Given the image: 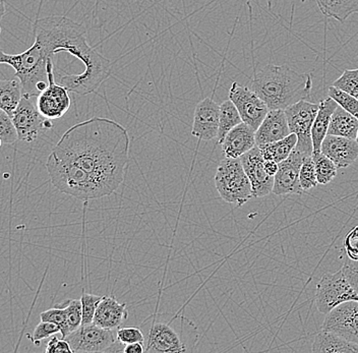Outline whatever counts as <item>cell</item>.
<instances>
[{
    "mask_svg": "<svg viewBox=\"0 0 358 353\" xmlns=\"http://www.w3.org/2000/svg\"><path fill=\"white\" fill-rule=\"evenodd\" d=\"M51 153L88 173L112 194L124 180L129 134L109 118H91L67 129Z\"/></svg>",
    "mask_w": 358,
    "mask_h": 353,
    "instance_id": "cell-1",
    "label": "cell"
},
{
    "mask_svg": "<svg viewBox=\"0 0 358 353\" xmlns=\"http://www.w3.org/2000/svg\"><path fill=\"white\" fill-rule=\"evenodd\" d=\"M34 34L47 57L53 59L56 53L67 52L84 64V71L77 75L55 71L56 82L69 92L88 95L110 77L112 62L90 45L83 24L64 15H50L36 20Z\"/></svg>",
    "mask_w": 358,
    "mask_h": 353,
    "instance_id": "cell-2",
    "label": "cell"
},
{
    "mask_svg": "<svg viewBox=\"0 0 358 353\" xmlns=\"http://www.w3.org/2000/svg\"><path fill=\"white\" fill-rule=\"evenodd\" d=\"M250 88L267 104L268 110H285L310 97L313 78L287 66L268 64L255 75Z\"/></svg>",
    "mask_w": 358,
    "mask_h": 353,
    "instance_id": "cell-3",
    "label": "cell"
},
{
    "mask_svg": "<svg viewBox=\"0 0 358 353\" xmlns=\"http://www.w3.org/2000/svg\"><path fill=\"white\" fill-rule=\"evenodd\" d=\"M46 168L51 182L56 189L78 200L87 202L110 196L108 191L88 173L69 161L56 157L55 154L49 155Z\"/></svg>",
    "mask_w": 358,
    "mask_h": 353,
    "instance_id": "cell-4",
    "label": "cell"
},
{
    "mask_svg": "<svg viewBox=\"0 0 358 353\" xmlns=\"http://www.w3.org/2000/svg\"><path fill=\"white\" fill-rule=\"evenodd\" d=\"M49 57L37 41L19 55H8L0 49V64L15 69V77L21 80L24 95L38 97L48 86L47 62Z\"/></svg>",
    "mask_w": 358,
    "mask_h": 353,
    "instance_id": "cell-5",
    "label": "cell"
},
{
    "mask_svg": "<svg viewBox=\"0 0 358 353\" xmlns=\"http://www.w3.org/2000/svg\"><path fill=\"white\" fill-rule=\"evenodd\" d=\"M215 185L223 201L237 207L254 199L252 185L239 158L226 157L219 163L215 174Z\"/></svg>",
    "mask_w": 358,
    "mask_h": 353,
    "instance_id": "cell-6",
    "label": "cell"
},
{
    "mask_svg": "<svg viewBox=\"0 0 358 353\" xmlns=\"http://www.w3.org/2000/svg\"><path fill=\"white\" fill-rule=\"evenodd\" d=\"M358 294L346 278L343 270L327 273L317 285L315 305L321 314H328L346 301H357Z\"/></svg>",
    "mask_w": 358,
    "mask_h": 353,
    "instance_id": "cell-7",
    "label": "cell"
},
{
    "mask_svg": "<svg viewBox=\"0 0 358 353\" xmlns=\"http://www.w3.org/2000/svg\"><path fill=\"white\" fill-rule=\"evenodd\" d=\"M319 104L301 100L285 109L290 133L297 137L295 149L306 156L313 155L312 127Z\"/></svg>",
    "mask_w": 358,
    "mask_h": 353,
    "instance_id": "cell-8",
    "label": "cell"
},
{
    "mask_svg": "<svg viewBox=\"0 0 358 353\" xmlns=\"http://www.w3.org/2000/svg\"><path fill=\"white\" fill-rule=\"evenodd\" d=\"M47 77L48 86L38 95L36 104L45 118L58 120L69 111L71 101L69 91L56 82L52 58H49L47 62Z\"/></svg>",
    "mask_w": 358,
    "mask_h": 353,
    "instance_id": "cell-9",
    "label": "cell"
},
{
    "mask_svg": "<svg viewBox=\"0 0 358 353\" xmlns=\"http://www.w3.org/2000/svg\"><path fill=\"white\" fill-rule=\"evenodd\" d=\"M11 118L17 129V138L21 142L32 143L37 140L41 131L52 129L51 120H47L39 113L37 104L32 101L30 96H22Z\"/></svg>",
    "mask_w": 358,
    "mask_h": 353,
    "instance_id": "cell-10",
    "label": "cell"
},
{
    "mask_svg": "<svg viewBox=\"0 0 358 353\" xmlns=\"http://www.w3.org/2000/svg\"><path fill=\"white\" fill-rule=\"evenodd\" d=\"M229 99L238 110L243 122L257 131L268 113L267 104L250 87L236 82H232Z\"/></svg>",
    "mask_w": 358,
    "mask_h": 353,
    "instance_id": "cell-11",
    "label": "cell"
},
{
    "mask_svg": "<svg viewBox=\"0 0 358 353\" xmlns=\"http://www.w3.org/2000/svg\"><path fill=\"white\" fill-rule=\"evenodd\" d=\"M64 339L69 342L73 353L106 352L116 341L113 330L103 329L94 323L80 326Z\"/></svg>",
    "mask_w": 358,
    "mask_h": 353,
    "instance_id": "cell-12",
    "label": "cell"
},
{
    "mask_svg": "<svg viewBox=\"0 0 358 353\" xmlns=\"http://www.w3.org/2000/svg\"><path fill=\"white\" fill-rule=\"evenodd\" d=\"M322 330L358 344V301H346L328 312Z\"/></svg>",
    "mask_w": 358,
    "mask_h": 353,
    "instance_id": "cell-13",
    "label": "cell"
},
{
    "mask_svg": "<svg viewBox=\"0 0 358 353\" xmlns=\"http://www.w3.org/2000/svg\"><path fill=\"white\" fill-rule=\"evenodd\" d=\"M239 159L252 185V198H264L273 193L274 176L268 175L266 172L265 159L259 147L246 152Z\"/></svg>",
    "mask_w": 358,
    "mask_h": 353,
    "instance_id": "cell-14",
    "label": "cell"
},
{
    "mask_svg": "<svg viewBox=\"0 0 358 353\" xmlns=\"http://www.w3.org/2000/svg\"><path fill=\"white\" fill-rule=\"evenodd\" d=\"M306 157L308 156L294 148L285 160L278 163V171L274 176L273 193L277 196L303 193V189L299 182V173H301V165Z\"/></svg>",
    "mask_w": 358,
    "mask_h": 353,
    "instance_id": "cell-15",
    "label": "cell"
},
{
    "mask_svg": "<svg viewBox=\"0 0 358 353\" xmlns=\"http://www.w3.org/2000/svg\"><path fill=\"white\" fill-rule=\"evenodd\" d=\"M220 105L213 98H205L194 109L192 135L200 141H212L217 138L219 131Z\"/></svg>",
    "mask_w": 358,
    "mask_h": 353,
    "instance_id": "cell-16",
    "label": "cell"
},
{
    "mask_svg": "<svg viewBox=\"0 0 358 353\" xmlns=\"http://www.w3.org/2000/svg\"><path fill=\"white\" fill-rule=\"evenodd\" d=\"M321 152L335 163L338 168H346L358 158V143L352 138L327 135Z\"/></svg>",
    "mask_w": 358,
    "mask_h": 353,
    "instance_id": "cell-17",
    "label": "cell"
},
{
    "mask_svg": "<svg viewBox=\"0 0 358 353\" xmlns=\"http://www.w3.org/2000/svg\"><path fill=\"white\" fill-rule=\"evenodd\" d=\"M187 350L180 338L169 325L155 323L152 326L145 342V352L180 353Z\"/></svg>",
    "mask_w": 358,
    "mask_h": 353,
    "instance_id": "cell-18",
    "label": "cell"
},
{
    "mask_svg": "<svg viewBox=\"0 0 358 353\" xmlns=\"http://www.w3.org/2000/svg\"><path fill=\"white\" fill-rule=\"evenodd\" d=\"M290 134L285 110H268L261 126L256 131V145L262 146L268 143L277 142L288 137Z\"/></svg>",
    "mask_w": 358,
    "mask_h": 353,
    "instance_id": "cell-19",
    "label": "cell"
},
{
    "mask_svg": "<svg viewBox=\"0 0 358 353\" xmlns=\"http://www.w3.org/2000/svg\"><path fill=\"white\" fill-rule=\"evenodd\" d=\"M221 146L225 157L241 158L246 152L257 146L256 131L245 122H241L226 135Z\"/></svg>",
    "mask_w": 358,
    "mask_h": 353,
    "instance_id": "cell-20",
    "label": "cell"
},
{
    "mask_svg": "<svg viewBox=\"0 0 358 353\" xmlns=\"http://www.w3.org/2000/svg\"><path fill=\"white\" fill-rule=\"evenodd\" d=\"M129 318L125 303H120L112 296H103L100 301L93 323L105 330L118 329Z\"/></svg>",
    "mask_w": 358,
    "mask_h": 353,
    "instance_id": "cell-21",
    "label": "cell"
},
{
    "mask_svg": "<svg viewBox=\"0 0 358 353\" xmlns=\"http://www.w3.org/2000/svg\"><path fill=\"white\" fill-rule=\"evenodd\" d=\"M337 107V102L330 97L319 103V110L312 127L313 154L321 152L322 143L328 134L331 117Z\"/></svg>",
    "mask_w": 358,
    "mask_h": 353,
    "instance_id": "cell-22",
    "label": "cell"
},
{
    "mask_svg": "<svg viewBox=\"0 0 358 353\" xmlns=\"http://www.w3.org/2000/svg\"><path fill=\"white\" fill-rule=\"evenodd\" d=\"M312 352L317 353H358V344L346 340L335 333L322 330L315 336Z\"/></svg>",
    "mask_w": 358,
    "mask_h": 353,
    "instance_id": "cell-23",
    "label": "cell"
},
{
    "mask_svg": "<svg viewBox=\"0 0 358 353\" xmlns=\"http://www.w3.org/2000/svg\"><path fill=\"white\" fill-rule=\"evenodd\" d=\"M358 120L352 114L347 113L345 109L338 105L331 117L327 135L339 136L357 140Z\"/></svg>",
    "mask_w": 358,
    "mask_h": 353,
    "instance_id": "cell-24",
    "label": "cell"
},
{
    "mask_svg": "<svg viewBox=\"0 0 358 353\" xmlns=\"http://www.w3.org/2000/svg\"><path fill=\"white\" fill-rule=\"evenodd\" d=\"M324 17L345 22L353 13H358V0H315Z\"/></svg>",
    "mask_w": 358,
    "mask_h": 353,
    "instance_id": "cell-25",
    "label": "cell"
},
{
    "mask_svg": "<svg viewBox=\"0 0 358 353\" xmlns=\"http://www.w3.org/2000/svg\"><path fill=\"white\" fill-rule=\"evenodd\" d=\"M24 92L21 80L15 78L11 80H0V109L13 116L21 102Z\"/></svg>",
    "mask_w": 358,
    "mask_h": 353,
    "instance_id": "cell-26",
    "label": "cell"
},
{
    "mask_svg": "<svg viewBox=\"0 0 358 353\" xmlns=\"http://www.w3.org/2000/svg\"><path fill=\"white\" fill-rule=\"evenodd\" d=\"M297 137L295 134H290L288 137L277 141V142L268 143L259 147L262 155L265 160H273L280 163L286 159L290 155L291 152L296 146Z\"/></svg>",
    "mask_w": 358,
    "mask_h": 353,
    "instance_id": "cell-27",
    "label": "cell"
},
{
    "mask_svg": "<svg viewBox=\"0 0 358 353\" xmlns=\"http://www.w3.org/2000/svg\"><path fill=\"white\" fill-rule=\"evenodd\" d=\"M241 115L231 100L228 99L220 105V116H219V131L217 135V144H222L224 138L234 127L241 124Z\"/></svg>",
    "mask_w": 358,
    "mask_h": 353,
    "instance_id": "cell-28",
    "label": "cell"
},
{
    "mask_svg": "<svg viewBox=\"0 0 358 353\" xmlns=\"http://www.w3.org/2000/svg\"><path fill=\"white\" fill-rule=\"evenodd\" d=\"M312 156L315 161L317 183L324 185H329L337 176L338 167L330 158L327 157L322 152L313 154Z\"/></svg>",
    "mask_w": 358,
    "mask_h": 353,
    "instance_id": "cell-29",
    "label": "cell"
},
{
    "mask_svg": "<svg viewBox=\"0 0 358 353\" xmlns=\"http://www.w3.org/2000/svg\"><path fill=\"white\" fill-rule=\"evenodd\" d=\"M40 319H41V321L55 324L59 328L60 334H62L64 339L71 333L69 324H67L66 308H64V303H60V305H56L55 308L41 312Z\"/></svg>",
    "mask_w": 358,
    "mask_h": 353,
    "instance_id": "cell-30",
    "label": "cell"
},
{
    "mask_svg": "<svg viewBox=\"0 0 358 353\" xmlns=\"http://www.w3.org/2000/svg\"><path fill=\"white\" fill-rule=\"evenodd\" d=\"M332 86L358 99V69H345L341 77L333 82Z\"/></svg>",
    "mask_w": 358,
    "mask_h": 353,
    "instance_id": "cell-31",
    "label": "cell"
},
{
    "mask_svg": "<svg viewBox=\"0 0 358 353\" xmlns=\"http://www.w3.org/2000/svg\"><path fill=\"white\" fill-rule=\"evenodd\" d=\"M328 95L329 97L337 102L339 106L345 109L347 113L352 114L358 120V99L357 98L333 86L329 88Z\"/></svg>",
    "mask_w": 358,
    "mask_h": 353,
    "instance_id": "cell-32",
    "label": "cell"
},
{
    "mask_svg": "<svg viewBox=\"0 0 358 353\" xmlns=\"http://www.w3.org/2000/svg\"><path fill=\"white\" fill-rule=\"evenodd\" d=\"M299 182L303 192L308 191L313 187H317V172H315V161L313 156H308L304 158L302 163L301 173H299Z\"/></svg>",
    "mask_w": 358,
    "mask_h": 353,
    "instance_id": "cell-33",
    "label": "cell"
},
{
    "mask_svg": "<svg viewBox=\"0 0 358 353\" xmlns=\"http://www.w3.org/2000/svg\"><path fill=\"white\" fill-rule=\"evenodd\" d=\"M64 308H66L67 324H69V331L77 330L82 326L83 310L82 301L80 299H69L64 301Z\"/></svg>",
    "mask_w": 358,
    "mask_h": 353,
    "instance_id": "cell-34",
    "label": "cell"
},
{
    "mask_svg": "<svg viewBox=\"0 0 358 353\" xmlns=\"http://www.w3.org/2000/svg\"><path fill=\"white\" fill-rule=\"evenodd\" d=\"M0 140L3 144H13L19 140L17 131L10 114L0 109Z\"/></svg>",
    "mask_w": 358,
    "mask_h": 353,
    "instance_id": "cell-35",
    "label": "cell"
},
{
    "mask_svg": "<svg viewBox=\"0 0 358 353\" xmlns=\"http://www.w3.org/2000/svg\"><path fill=\"white\" fill-rule=\"evenodd\" d=\"M102 298L103 296L86 294V292L82 294V297H80L83 310L82 325H89V324L93 323L96 310H97L98 305H99Z\"/></svg>",
    "mask_w": 358,
    "mask_h": 353,
    "instance_id": "cell-36",
    "label": "cell"
},
{
    "mask_svg": "<svg viewBox=\"0 0 358 353\" xmlns=\"http://www.w3.org/2000/svg\"><path fill=\"white\" fill-rule=\"evenodd\" d=\"M57 333H60V330L55 324L50 323V322L41 321L29 338L32 340L36 346H39L42 340L49 338V337L53 336V335L57 334Z\"/></svg>",
    "mask_w": 358,
    "mask_h": 353,
    "instance_id": "cell-37",
    "label": "cell"
},
{
    "mask_svg": "<svg viewBox=\"0 0 358 353\" xmlns=\"http://www.w3.org/2000/svg\"><path fill=\"white\" fill-rule=\"evenodd\" d=\"M116 339L122 344L134 343V342H144L145 337L142 331L138 327H125L116 331Z\"/></svg>",
    "mask_w": 358,
    "mask_h": 353,
    "instance_id": "cell-38",
    "label": "cell"
},
{
    "mask_svg": "<svg viewBox=\"0 0 358 353\" xmlns=\"http://www.w3.org/2000/svg\"><path fill=\"white\" fill-rule=\"evenodd\" d=\"M341 269L343 270L346 278L348 279L349 282L358 294V259L353 260L348 257Z\"/></svg>",
    "mask_w": 358,
    "mask_h": 353,
    "instance_id": "cell-39",
    "label": "cell"
},
{
    "mask_svg": "<svg viewBox=\"0 0 358 353\" xmlns=\"http://www.w3.org/2000/svg\"><path fill=\"white\" fill-rule=\"evenodd\" d=\"M45 352L47 353H73L71 345L66 339H58L57 337H52L47 344Z\"/></svg>",
    "mask_w": 358,
    "mask_h": 353,
    "instance_id": "cell-40",
    "label": "cell"
},
{
    "mask_svg": "<svg viewBox=\"0 0 358 353\" xmlns=\"http://www.w3.org/2000/svg\"><path fill=\"white\" fill-rule=\"evenodd\" d=\"M144 342H134V343L127 344L124 346L123 353H143L145 352V347L143 345Z\"/></svg>",
    "mask_w": 358,
    "mask_h": 353,
    "instance_id": "cell-41",
    "label": "cell"
},
{
    "mask_svg": "<svg viewBox=\"0 0 358 353\" xmlns=\"http://www.w3.org/2000/svg\"><path fill=\"white\" fill-rule=\"evenodd\" d=\"M265 171L268 175L275 176L278 171V163L273 160H265Z\"/></svg>",
    "mask_w": 358,
    "mask_h": 353,
    "instance_id": "cell-42",
    "label": "cell"
},
{
    "mask_svg": "<svg viewBox=\"0 0 358 353\" xmlns=\"http://www.w3.org/2000/svg\"><path fill=\"white\" fill-rule=\"evenodd\" d=\"M6 12V0H0V21L3 19Z\"/></svg>",
    "mask_w": 358,
    "mask_h": 353,
    "instance_id": "cell-43",
    "label": "cell"
},
{
    "mask_svg": "<svg viewBox=\"0 0 358 353\" xmlns=\"http://www.w3.org/2000/svg\"><path fill=\"white\" fill-rule=\"evenodd\" d=\"M2 144H3V143H2L1 140H0V148H1Z\"/></svg>",
    "mask_w": 358,
    "mask_h": 353,
    "instance_id": "cell-44",
    "label": "cell"
},
{
    "mask_svg": "<svg viewBox=\"0 0 358 353\" xmlns=\"http://www.w3.org/2000/svg\"><path fill=\"white\" fill-rule=\"evenodd\" d=\"M357 142L358 143V131H357Z\"/></svg>",
    "mask_w": 358,
    "mask_h": 353,
    "instance_id": "cell-45",
    "label": "cell"
},
{
    "mask_svg": "<svg viewBox=\"0 0 358 353\" xmlns=\"http://www.w3.org/2000/svg\"><path fill=\"white\" fill-rule=\"evenodd\" d=\"M0 34H1V27H0Z\"/></svg>",
    "mask_w": 358,
    "mask_h": 353,
    "instance_id": "cell-46",
    "label": "cell"
},
{
    "mask_svg": "<svg viewBox=\"0 0 358 353\" xmlns=\"http://www.w3.org/2000/svg\"><path fill=\"white\" fill-rule=\"evenodd\" d=\"M357 301H358V297H357Z\"/></svg>",
    "mask_w": 358,
    "mask_h": 353,
    "instance_id": "cell-47",
    "label": "cell"
}]
</instances>
